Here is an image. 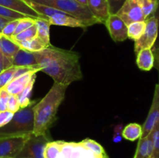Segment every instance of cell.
Listing matches in <instances>:
<instances>
[{
    "label": "cell",
    "mask_w": 159,
    "mask_h": 158,
    "mask_svg": "<svg viewBox=\"0 0 159 158\" xmlns=\"http://www.w3.org/2000/svg\"><path fill=\"white\" fill-rule=\"evenodd\" d=\"M58 158H99L93 151L85 148L80 142L63 141Z\"/></svg>",
    "instance_id": "8"
},
{
    "label": "cell",
    "mask_w": 159,
    "mask_h": 158,
    "mask_svg": "<svg viewBox=\"0 0 159 158\" xmlns=\"http://www.w3.org/2000/svg\"><path fill=\"white\" fill-rule=\"evenodd\" d=\"M40 71L49 75L54 83L68 86L72 82L82 79L80 56L77 52L50 45L37 51Z\"/></svg>",
    "instance_id": "1"
},
{
    "label": "cell",
    "mask_w": 159,
    "mask_h": 158,
    "mask_svg": "<svg viewBox=\"0 0 159 158\" xmlns=\"http://www.w3.org/2000/svg\"><path fill=\"white\" fill-rule=\"evenodd\" d=\"M10 21V20H8V19L4 18V17L0 16V34L2 33V29L4 28V26H6V24L7 23Z\"/></svg>",
    "instance_id": "42"
},
{
    "label": "cell",
    "mask_w": 159,
    "mask_h": 158,
    "mask_svg": "<svg viewBox=\"0 0 159 158\" xmlns=\"http://www.w3.org/2000/svg\"><path fill=\"white\" fill-rule=\"evenodd\" d=\"M80 143L85 148L93 151L99 158H110L106 153L105 149L96 141L91 139H85Z\"/></svg>",
    "instance_id": "25"
},
{
    "label": "cell",
    "mask_w": 159,
    "mask_h": 158,
    "mask_svg": "<svg viewBox=\"0 0 159 158\" xmlns=\"http://www.w3.org/2000/svg\"><path fill=\"white\" fill-rule=\"evenodd\" d=\"M150 133L152 134L153 142V153L152 157L159 158V121Z\"/></svg>",
    "instance_id": "31"
},
{
    "label": "cell",
    "mask_w": 159,
    "mask_h": 158,
    "mask_svg": "<svg viewBox=\"0 0 159 158\" xmlns=\"http://www.w3.org/2000/svg\"><path fill=\"white\" fill-rule=\"evenodd\" d=\"M12 66L14 67H32L40 71L37 61V52L28 51L20 48L14 56L12 61Z\"/></svg>",
    "instance_id": "12"
},
{
    "label": "cell",
    "mask_w": 159,
    "mask_h": 158,
    "mask_svg": "<svg viewBox=\"0 0 159 158\" xmlns=\"http://www.w3.org/2000/svg\"><path fill=\"white\" fill-rule=\"evenodd\" d=\"M30 1L62 11L82 21L86 27L99 23L97 20L91 13L88 6L79 4L75 0H30Z\"/></svg>",
    "instance_id": "4"
},
{
    "label": "cell",
    "mask_w": 159,
    "mask_h": 158,
    "mask_svg": "<svg viewBox=\"0 0 159 158\" xmlns=\"http://www.w3.org/2000/svg\"><path fill=\"white\" fill-rule=\"evenodd\" d=\"M75 2H77L78 3L81 5H83V6H87V3H88V0H75Z\"/></svg>",
    "instance_id": "43"
},
{
    "label": "cell",
    "mask_w": 159,
    "mask_h": 158,
    "mask_svg": "<svg viewBox=\"0 0 159 158\" xmlns=\"http://www.w3.org/2000/svg\"><path fill=\"white\" fill-rule=\"evenodd\" d=\"M145 19L152 16L157 6V0H138Z\"/></svg>",
    "instance_id": "28"
},
{
    "label": "cell",
    "mask_w": 159,
    "mask_h": 158,
    "mask_svg": "<svg viewBox=\"0 0 159 158\" xmlns=\"http://www.w3.org/2000/svg\"><path fill=\"white\" fill-rule=\"evenodd\" d=\"M122 136L124 139L130 141L139 139L142 136V126L135 122L128 124L123 129Z\"/></svg>",
    "instance_id": "21"
},
{
    "label": "cell",
    "mask_w": 159,
    "mask_h": 158,
    "mask_svg": "<svg viewBox=\"0 0 159 158\" xmlns=\"http://www.w3.org/2000/svg\"><path fill=\"white\" fill-rule=\"evenodd\" d=\"M36 26H37V35L36 37H38L47 46L51 45L50 42V23L48 20L45 19L37 18L36 19Z\"/></svg>",
    "instance_id": "20"
},
{
    "label": "cell",
    "mask_w": 159,
    "mask_h": 158,
    "mask_svg": "<svg viewBox=\"0 0 159 158\" xmlns=\"http://www.w3.org/2000/svg\"><path fill=\"white\" fill-rule=\"evenodd\" d=\"M0 111H1V110H0Z\"/></svg>",
    "instance_id": "47"
},
{
    "label": "cell",
    "mask_w": 159,
    "mask_h": 158,
    "mask_svg": "<svg viewBox=\"0 0 159 158\" xmlns=\"http://www.w3.org/2000/svg\"><path fill=\"white\" fill-rule=\"evenodd\" d=\"M36 77H37V74L33 77V78L31 79V81L29 82V84L26 85V88H25L20 94L16 95L17 98H18L19 102H20V108L27 107L28 105H30L31 102H33V101L30 100V96L33 91V88H34V83H35Z\"/></svg>",
    "instance_id": "22"
},
{
    "label": "cell",
    "mask_w": 159,
    "mask_h": 158,
    "mask_svg": "<svg viewBox=\"0 0 159 158\" xmlns=\"http://www.w3.org/2000/svg\"><path fill=\"white\" fill-rule=\"evenodd\" d=\"M153 153V142L152 136L149 133L147 136L139 139L136 153L134 158H151Z\"/></svg>",
    "instance_id": "18"
},
{
    "label": "cell",
    "mask_w": 159,
    "mask_h": 158,
    "mask_svg": "<svg viewBox=\"0 0 159 158\" xmlns=\"http://www.w3.org/2000/svg\"><path fill=\"white\" fill-rule=\"evenodd\" d=\"M2 158H9V157H2Z\"/></svg>",
    "instance_id": "45"
},
{
    "label": "cell",
    "mask_w": 159,
    "mask_h": 158,
    "mask_svg": "<svg viewBox=\"0 0 159 158\" xmlns=\"http://www.w3.org/2000/svg\"><path fill=\"white\" fill-rule=\"evenodd\" d=\"M154 57H155V64L154 67L156 68L159 71V48L158 49H152Z\"/></svg>",
    "instance_id": "41"
},
{
    "label": "cell",
    "mask_w": 159,
    "mask_h": 158,
    "mask_svg": "<svg viewBox=\"0 0 159 158\" xmlns=\"http://www.w3.org/2000/svg\"><path fill=\"white\" fill-rule=\"evenodd\" d=\"M37 101L20 108L13 114L12 119L6 125L0 127V139L16 136H27L33 133L34 127V109Z\"/></svg>",
    "instance_id": "3"
},
{
    "label": "cell",
    "mask_w": 159,
    "mask_h": 158,
    "mask_svg": "<svg viewBox=\"0 0 159 158\" xmlns=\"http://www.w3.org/2000/svg\"><path fill=\"white\" fill-rule=\"evenodd\" d=\"M20 20V19H19ZM19 20H10L9 23H7L6 24V26H4V28L2 29V33L0 35H2L4 37H8V38H10L11 37H12L15 33L16 28L17 25H18Z\"/></svg>",
    "instance_id": "33"
},
{
    "label": "cell",
    "mask_w": 159,
    "mask_h": 158,
    "mask_svg": "<svg viewBox=\"0 0 159 158\" xmlns=\"http://www.w3.org/2000/svg\"><path fill=\"white\" fill-rule=\"evenodd\" d=\"M14 113L5 110V111H0V127L6 125L9 121L12 119Z\"/></svg>",
    "instance_id": "37"
},
{
    "label": "cell",
    "mask_w": 159,
    "mask_h": 158,
    "mask_svg": "<svg viewBox=\"0 0 159 158\" xmlns=\"http://www.w3.org/2000/svg\"><path fill=\"white\" fill-rule=\"evenodd\" d=\"M36 23V19L32 18V17L30 16H26L21 18L19 20L18 25H17L16 28L15 33H14V35H16V34L20 33L23 32V31L26 30L28 28L31 27L32 26H34Z\"/></svg>",
    "instance_id": "30"
},
{
    "label": "cell",
    "mask_w": 159,
    "mask_h": 158,
    "mask_svg": "<svg viewBox=\"0 0 159 158\" xmlns=\"http://www.w3.org/2000/svg\"><path fill=\"white\" fill-rule=\"evenodd\" d=\"M0 6L20 12L26 16L35 19L42 18L30 6H28L24 0H0Z\"/></svg>",
    "instance_id": "14"
},
{
    "label": "cell",
    "mask_w": 159,
    "mask_h": 158,
    "mask_svg": "<svg viewBox=\"0 0 159 158\" xmlns=\"http://www.w3.org/2000/svg\"><path fill=\"white\" fill-rule=\"evenodd\" d=\"M136 62L138 68L142 71H151L155 64V57L152 49L148 48L140 50L137 54Z\"/></svg>",
    "instance_id": "17"
},
{
    "label": "cell",
    "mask_w": 159,
    "mask_h": 158,
    "mask_svg": "<svg viewBox=\"0 0 159 158\" xmlns=\"http://www.w3.org/2000/svg\"><path fill=\"white\" fill-rule=\"evenodd\" d=\"M159 121V84L156 85L154 93L153 100H152V106H151L149 112L148 114L147 119L144 121V125H142V136L141 137L147 136L155 125Z\"/></svg>",
    "instance_id": "11"
},
{
    "label": "cell",
    "mask_w": 159,
    "mask_h": 158,
    "mask_svg": "<svg viewBox=\"0 0 159 158\" xmlns=\"http://www.w3.org/2000/svg\"><path fill=\"white\" fill-rule=\"evenodd\" d=\"M68 86L54 83L46 95L34 106V127L33 133L41 135L48 133L54 124L59 106L65 99Z\"/></svg>",
    "instance_id": "2"
},
{
    "label": "cell",
    "mask_w": 159,
    "mask_h": 158,
    "mask_svg": "<svg viewBox=\"0 0 159 158\" xmlns=\"http://www.w3.org/2000/svg\"><path fill=\"white\" fill-rule=\"evenodd\" d=\"M151 158H152V157H151Z\"/></svg>",
    "instance_id": "46"
},
{
    "label": "cell",
    "mask_w": 159,
    "mask_h": 158,
    "mask_svg": "<svg viewBox=\"0 0 159 158\" xmlns=\"http://www.w3.org/2000/svg\"><path fill=\"white\" fill-rule=\"evenodd\" d=\"M20 108V102L16 95L10 94L7 102V110L12 113H15Z\"/></svg>",
    "instance_id": "34"
},
{
    "label": "cell",
    "mask_w": 159,
    "mask_h": 158,
    "mask_svg": "<svg viewBox=\"0 0 159 158\" xmlns=\"http://www.w3.org/2000/svg\"><path fill=\"white\" fill-rule=\"evenodd\" d=\"M3 70H4V69H3V68H2V67H1V66H0V73H1V72H2V71H3Z\"/></svg>",
    "instance_id": "44"
},
{
    "label": "cell",
    "mask_w": 159,
    "mask_h": 158,
    "mask_svg": "<svg viewBox=\"0 0 159 158\" xmlns=\"http://www.w3.org/2000/svg\"><path fill=\"white\" fill-rule=\"evenodd\" d=\"M122 132H123L122 124H120V125H117L116 126H115L114 133H113V142L116 143L121 142L123 138Z\"/></svg>",
    "instance_id": "38"
},
{
    "label": "cell",
    "mask_w": 159,
    "mask_h": 158,
    "mask_svg": "<svg viewBox=\"0 0 159 158\" xmlns=\"http://www.w3.org/2000/svg\"><path fill=\"white\" fill-rule=\"evenodd\" d=\"M0 66L3 68V69H6L10 67H12V64L4 57L2 52L1 50V40H0Z\"/></svg>",
    "instance_id": "40"
},
{
    "label": "cell",
    "mask_w": 159,
    "mask_h": 158,
    "mask_svg": "<svg viewBox=\"0 0 159 158\" xmlns=\"http://www.w3.org/2000/svg\"><path fill=\"white\" fill-rule=\"evenodd\" d=\"M153 16L156 19L157 23H158V38H157L156 42H155V45H154L152 49H158L159 48V0H157V6L155 9V12L153 14Z\"/></svg>",
    "instance_id": "39"
},
{
    "label": "cell",
    "mask_w": 159,
    "mask_h": 158,
    "mask_svg": "<svg viewBox=\"0 0 159 158\" xmlns=\"http://www.w3.org/2000/svg\"><path fill=\"white\" fill-rule=\"evenodd\" d=\"M20 48L26 50L28 51H32V52H37V51H40L42 50L45 49L48 46L38 38L35 37L30 40H24V41L19 42L16 43Z\"/></svg>",
    "instance_id": "24"
},
{
    "label": "cell",
    "mask_w": 159,
    "mask_h": 158,
    "mask_svg": "<svg viewBox=\"0 0 159 158\" xmlns=\"http://www.w3.org/2000/svg\"><path fill=\"white\" fill-rule=\"evenodd\" d=\"M146 27L144 33L134 43V52L138 54L144 49H152L158 38V23L155 17L146 19Z\"/></svg>",
    "instance_id": "6"
},
{
    "label": "cell",
    "mask_w": 159,
    "mask_h": 158,
    "mask_svg": "<svg viewBox=\"0 0 159 158\" xmlns=\"http://www.w3.org/2000/svg\"><path fill=\"white\" fill-rule=\"evenodd\" d=\"M0 16L4 17V18L8 19V20H19V19L26 17V15L20 13V12H16V11L9 9L8 8L3 7L0 6Z\"/></svg>",
    "instance_id": "32"
},
{
    "label": "cell",
    "mask_w": 159,
    "mask_h": 158,
    "mask_svg": "<svg viewBox=\"0 0 159 158\" xmlns=\"http://www.w3.org/2000/svg\"><path fill=\"white\" fill-rule=\"evenodd\" d=\"M10 94L6 91L4 88L0 89V110H7V102Z\"/></svg>",
    "instance_id": "36"
},
{
    "label": "cell",
    "mask_w": 159,
    "mask_h": 158,
    "mask_svg": "<svg viewBox=\"0 0 159 158\" xmlns=\"http://www.w3.org/2000/svg\"><path fill=\"white\" fill-rule=\"evenodd\" d=\"M50 25H54V26H68V27H80L86 28L85 25L78 19L65 13V12H61L53 15L51 16L46 19Z\"/></svg>",
    "instance_id": "15"
},
{
    "label": "cell",
    "mask_w": 159,
    "mask_h": 158,
    "mask_svg": "<svg viewBox=\"0 0 159 158\" xmlns=\"http://www.w3.org/2000/svg\"><path fill=\"white\" fill-rule=\"evenodd\" d=\"M16 69V67L12 66L10 68L3 70L0 73V89L4 88L13 79Z\"/></svg>",
    "instance_id": "29"
},
{
    "label": "cell",
    "mask_w": 159,
    "mask_h": 158,
    "mask_svg": "<svg viewBox=\"0 0 159 158\" xmlns=\"http://www.w3.org/2000/svg\"><path fill=\"white\" fill-rule=\"evenodd\" d=\"M87 6L99 23L104 24L110 16V9L107 0H88Z\"/></svg>",
    "instance_id": "13"
},
{
    "label": "cell",
    "mask_w": 159,
    "mask_h": 158,
    "mask_svg": "<svg viewBox=\"0 0 159 158\" xmlns=\"http://www.w3.org/2000/svg\"><path fill=\"white\" fill-rule=\"evenodd\" d=\"M37 71H30L23 74V76L12 79L7 85L4 87V88L9 94L17 95L26 88V85L29 84L33 77L37 74Z\"/></svg>",
    "instance_id": "16"
},
{
    "label": "cell",
    "mask_w": 159,
    "mask_h": 158,
    "mask_svg": "<svg viewBox=\"0 0 159 158\" xmlns=\"http://www.w3.org/2000/svg\"><path fill=\"white\" fill-rule=\"evenodd\" d=\"M116 15L128 26L134 22L146 20L138 0H126Z\"/></svg>",
    "instance_id": "7"
},
{
    "label": "cell",
    "mask_w": 159,
    "mask_h": 158,
    "mask_svg": "<svg viewBox=\"0 0 159 158\" xmlns=\"http://www.w3.org/2000/svg\"><path fill=\"white\" fill-rule=\"evenodd\" d=\"M126 0H107L110 15H114L120 9Z\"/></svg>",
    "instance_id": "35"
},
{
    "label": "cell",
    "mask_w": 159,
    "mask_h": 158,
    "mask_svg": "<svg viewBox=\"0 0 159 158\" xmlns=\"http://www.w3.org/2000/svg\"><path fill=\"white\" fill-rule=\"evenodd\" d=\"M27 136H16L0 139V158H14L23 147Z\"/></svg>",
    "instance_id": "10"
},
{
    "label": "cell",
    "mask_w": 159,
    "mask_h": 158,
    "mask_svg": "<svg viewBox=\"0 0 159 158\" xmlns=\"http://www.w3.org/2000/svg\"><path fill=\"white\" fill-rule=\"evenodd\" d=\"M104 24L113 41L122 42L127 39V25L116 14L110 15Z\"/></svg>",
    "instance_id": "9"
},
{
    "label": "cell",
    "mask_w": 159,
    "mask_h": 158,
    "mask_svg": "<svg viewBox=\"0 0 159 158\" xmlns=\"http://www.w3.org/2000/svg\"><path fill=\"white\" fill-rule=\"evenodd\" d=\"M0 40H1V50L3 55L12 64L14 56L20 47L13 40L2 35H0Z\"/></svg>",
    "instance_id": "19"
},
{
    "label": "cell",
    "mask_w": 159,
    "mask_h": 158,
    "mask_svg": "<svg viewBox=\"0 0 159 158\" xmlns=\"http://www.w3.org/2000/svg\"><path fill=\"white\" fill-rule=\"evenodd\" d=\"M146 22L138 21L132 23L127 26V38L134 41L138 40L142 36L145 30Z\"/></svg>",
    "instance_id": "23"
},
{
    "label": "cell",
    "mask_w": 159,
    "mask_h": 158,
    "mask_svg": "<svg viewBox=\"0 0 159 158\" xmlns=\"http://www.w3.org/2000/svg\"><path fill=\"white\" fill-rule=\"evenodd\" d=\"M63 140L52 141L51 140L47 143L45 147L43 156L44 158H58L61 149Z\"/></svg>",
    "instance_id": "26"
},
{
    "label": "cell",
    "mask_w": 159,
    "mask_h": 158,
    "mask_svg": "<svg viewBox=\"0 0 159 158\" xmlns=\"http://www.w3.org/2000/svg\"><path fill=\"white\" fill-rule=\"evenodd\" d=\"M36 35H37V26L34 24V26L28 28L26 30L11 37L10 39L13 40L15 43H19V42L24 41V40H30V39L35 37Z\"/></svg>",
    "instance_id": "27"
},
{
    "label": "cell",
    "mask_w": 159,
    "mask_h": 158,
    "mask_svg": "<svg viewBox=\"0 0 159 158\" xmlns=\"http://www.w3.org/2000/svg\"><path fill=\"white\" fill-rule=\"evenodd\" d=\"M51 139L48 133L29 135L18 154L14 158H44L43 152L47 143Z\"/></svg>",
    "instance_id": "5"
}]
</instances>
